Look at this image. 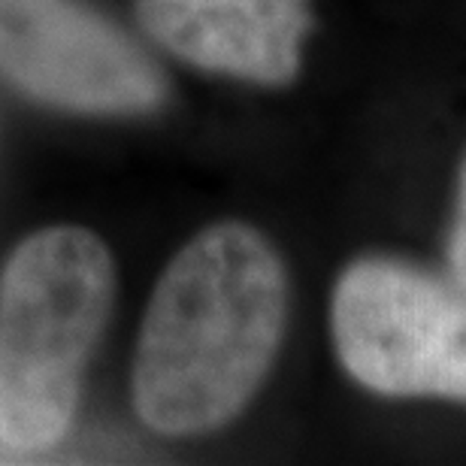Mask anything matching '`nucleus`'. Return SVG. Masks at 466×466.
Segmentation results:
<instances>
[{"label": "nucleus", "mask_w": 466, "mask_h": 466, "mask_svg": "<svg viewBox=\"0 0 466 466\" xmlns=\"http://www.w3.org/2000/svg\"><path fill=\"white\" fill-rule=\"evenodd\" d=\"M137 25L194 70L285 88L315 31L312 0H134Z\"/></svg>", "instance_id": "obj_5"}, {"label": "nucleus", "mask_w": 466, "mask_h": 466, "mask_svg": "<svg viewBox=\"0 0 466 466\" xmlns=\"http://www.w3.org/2000/svg\"><path fill=\"white\" fill-rule=\"evenodd\" d=\"M116 258L95 230H34L0 267V445L43 451L76 418L116 312Z\"/></svg>", "instance_id": "obj_2"}, {"label": "nucleus", "mask_w": 466, "mask_h": 466, "mask_svg": "<svg viewBox=\"0 0 466 466\" xmlns=\"http://www.w3.org/2000/svg\"><path fill=\"white\" fill-rule=\"evenodd\" d=\"M0 79L82 118H143L170 97L148 49L91 0H0Z\"/></svg>", "instance_id": "obj_4"}, {"label": "nucleus", "mask_w": 466, "mask_h": 466, "mask_svg": "<svg viewBox=\"0 0 466 466\" xmlns=\"http://www.w3.org/2000/svg\"><path fill=\"white\" fill-rule=\"evenodd\" d=\"M339 367L379 397L466 403V294L388 255L354 258L330 294Z\"/></svg>", "instance_id": "obj_3"}, {"label": "nucleus", "mask_w": 466, "mask_h": 466, "mask_svg": "<svg viewBox=\"0 0 466 466\" xmlns=\"http://www.w3.org/2000/svg\"><path fill=\"white\" fill-rule=\"evenodd\" d=\"M449 269L451 282L466 294V155L458 176V200H454V221L449 237Z\"/></svg>", "instance_id": "obj_6"}, {"label": "nucleus", "mask_w": 466, "mask_h": 466, "mask_svg": "<svg viewBox=\"0 0 466 466\" xmlns=\"http://www.w3.org/2000/svg\"><path fill=\"white\" fill-rule=\"evenodd\" d=\"M291 276L246 221L203 228L167 260L130 367L134 412L170 440L207 436L246 412L282 351Z\"/></svg>", "instance_id": "obj_1"}]
</instances>
